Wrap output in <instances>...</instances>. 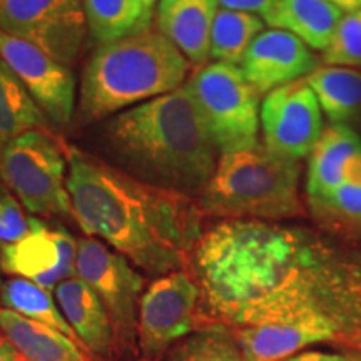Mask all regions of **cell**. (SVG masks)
<instances>
[{
	"instance_id": "17",
	"label": "cell",
	"mask_w": 361,
	"mask_h": 361,
	"mask_svg": "<svg viewBox=\"0 0 361 361\" xmlns=\"http://www.w3.org/2000/svg\"><path fill=\"white\" fill-rule=\"evenodd\" d=\"M54 293L78 340L92 355H109L116 346L114 326L96 293L78 276L62 281Z\"/></svg>"
},
{
	"instance_id": "12",
	"label": "cell",
	"mask_w": 361,
	"mask_h": 361,
	"mask_svg": "<svg viewBox=\"0 0 361 361\" xmlns=\"http://www.w3.org/2000/svg\"><path fill=\"white\" fill-rule=\"evenodd\" d=\"M29 231L19 241L0 245V269L52 291L75 276L78 241L62 226L29 218Z\"/></svg>"
},
{
	"instance_id": "26",
	"label": "cell",
	"mask_w": 361,
	"mask_h": 361,
	"mask_svg": "<svg viewBox=\"0 0 361 361\" xmlns=\"http://www.w3.org/2000/svg\"><path fill=\"white\" fill-rule=\"evenodd\" d=\"M168 361H251L239 345L234 329L213 323L176 343Z\"/></svg>"
},
{
	"instance_id": "18",
	"label": "cell",
	"mask_w": 361,
	"mask_h": 361,
	"mask_svg": "<svg viewBox=\"0 0 361 361\" xmlns=\"http://www.w3.org/2000/svg\"><path fill=\"white\" fill-rule=\"evenodd\" d=\"M0 331L24 361H96L92 353L57 329L0 308Z\"/></svg>"
},
{
	"instance_id": "25",
	"label": "cell",
	"mask_w": 361,
	"mask_h": 361,
	"mask_svg": "<svg viewBox=\"0 0 361 361\" xmlns=\"http://www.w3.org/2000/svg\"><path fill=\"white\" fill-rule=\"evenodd\" d=\"M0 303L4 308L16 311L25 318L34 319L45 326L64 333L72 340L80 343L75 336L74 329L67 323L57 301H54L51 291L24 278H12L2 283L0 290ZM82 345V343H80ZM84 346V345H82Z\"/></svg>"
},
{
	"instance_id": "9",
	"label": "cell",
	"mask_w": 361,
	"mask_h": 361,
	"mask_svg": "<svg viewBox=\"0 0 361 361\" xmlns=\"http://www.w3.org/2000/svg\"><path fill=\"white\" fill-rule=\"evenodd\" d=\"M0 30L34 44L59 64L71 67L89 29L82 0H2Z\"/></svg>"
},
{
	"instance_id": "30",
	"label": "cell",
	"mask_w": 361,
	"mask_h": 361,
	"mask_svg": "<svg viewBox=\"0 0 361 361\" xmlns=\"http://www.w3.org/2000/svg\"><path fill=\"white\" fill-rule=\"evenodd\" d=\"M218 7L229 8V11H241L259 16L261 19L271 11L274 0H216Z\"/></svg>"
},
{
	"instance_id": "33",
	"label": "cell",
	"mask_w": 361,
	"mask_h": 361,
	"mask_svg": "<svg viewBox=\"0 0 361 361\" xmlns=\"http://www.w3.org/2000/svg\"><path fill=\"white\" fill-rule=\"evenodd\" d=\"M328 2L335 4V6H338L341 8H346V11L351 12V11H358V8L361 7L360 0H328Z\"/></svg>"
},
{
	"instance_id": "24",
	"label": "cell",
	"mask_w": 361,
	"mask_h": 361,
	"mask_svg": "<svg viewBox=\"0 0 361 361\" xmlns=\"http://www.w3.org/2000/svg\"><path fill=\"white\" fill-rule=\"evenodd\" d=\"M264 30L259 16L218 8L211 29V59L223 64L241 66L250 45Z\"/></svg>"
},
{
	"instance_id": "21",
	"label": "cell",
	"mask_w": 361,
	"mask_h": 361,
	"mask_svg": "<svg viewBox=\"0 0 361 361\" xmlns=\"http://www.w3.org/2000/svg\"><path fill=\"white\" fill-rule=\"evenodd\" d=\"M306 82L329 123L361 129V72L348 67H318Z\"/></svg>"
},
{
	"instance_id": "10",
	"label": "cell",
	"mask_w": 361,
	"mask_h": 361,
	"mask_svg": "<svg viewBox=\"0 0 361 361\" xmlns=\"http://www.w3.org/2000/svg\"><path fill=\"white\" fill-rule=\"evenodd\" d=\"M201 290L188 269L156 278L141 298L137 316L139 346L147 356L162 355L196 328Z\"/></svg>"
},
{
	"instance_id": "32",
	"label": "cell",
	"mask_w": 361,
	"mask_h": 361,
	"mask_svg": "<svg viewBox=\"0 0 361 361\" xmlns=\"http://www.w3.org/2000/svg\"><path fill=\"white\" fill-rule=\"evenodd\" d=\"M0 361H24L19 351L13 348V345L2 331H0Z\"/></svg>"
},
{
	"instance_id": "29",
	"label": "cell",
	"mask_w": 361,
	"mask_h": 361,
	"mask_svg": "<svg viewBox=\"0 0 361 361\" xmlns=\"http://www.w3.org/2000/svg\"><path fill=\"white\" fill-rule=\"evenodd\" d=\"M29 226L20 201L0 179V245L19 241L29 231Z\"/></svg>"
},
{
	"instance_id": "16",
	"label": "cell",
	"mask_w": 361,
	"mask_h": 361,
	"mask_svg": "<svg viewBox=\"0 0 361 361\" xmlns=\"http://www.w3.org/2000/svg\"><path fill=\"white\" fill-rule=\"evenodd\" d=\"M216 0H159L157 30L197 67L211 59V29Z\"/></svg>"
},
{
	"instance_id": "37",
	"label": "cell",
	"mask_w": 361,
	"mask_h": 361,
	"mask_svg": "<svg viewBox=\"0 0 361 361\" xmlns=\"http://www.w3.org/2000/svg\"><path fill=\"white\" fill-rule=\"evenodd\" d=\"M360 4H361V0H360Z\"/></svg>"
},
{
	"instance_id": "13",
	"label": "cell",
	"mask_w": 361,
	"mask_h": 361,
	"mask_svg": "<svg viewBox=\"0 0 361 361\" xmlns=\"http://www.w3.org/2000/svg\"><path fill=\"white\" fill-rule=\"evenodd\" d=\"M0 59L24 84L49 123L66 126L74 116L75 80L71 67L24 39L0 30Z\"/></svg>"
},
{
	"instance_id": "28",
	"label": "cell",
	"mask_w": 361,
	"mask_h": 361,
	"mask_svg": "<svg viewBox=\"0 0 361 361\" xmlns=\"http://www.w3.org/2000/svg\"><path fill=\"white\" fill-rule=\"evenodd\" d=\"M323 62L333 67L361 69V8L345 13L338 22L331 42L323 51Z\"/></svg>"
},
{
	"instance_id": "20",
	"label": "cell",
	"mask_w": 361,
	"mask_h": 361,
	"mask_svg": "<svg viewBox=\"0 0 361 361\" xmlns=\"http://www.w3.org/2000/svg\"><path fill=\"white\" fill-rule=\"evenodd\" d=\"M360 149L361 137L353 128L328 126L310 154L306 200L323 196L341 186L346 164Z\"/></svg>"
},
{
	"instance_id": "5",
	"label": "cell",
	"mask_w": 361,
	"mask_h": 361,
	"mask_svg": "<svg viewBox=\"0 0 361 361\" xmlns=\"http://www.w3.org/2000/svg\"><path fill=\"white\" fill-rule=\"evenodd\" d=\"M300 178V162L271 154L264 146L226 152L197 202L202 214L224 221L301 218Z\"/></svg>"
},
{
	"instance_id": "3",
	"label": "cell",
	"mask_w": 361,
	"mask_h": 361,
	"mask_svg": "<svg viewBox=\"0 0 361 361\" xmlns=\"http://www.w3.org/2000/svg\"><path fill=\"white\" fill-rule=\"evenodd\" d=\"M102 144L114 168L194 200L218 164V147L184 85L107 119Z\"/></svg>"
},
{
	"instance_id": "36",
	"label": "cell",
	"mask_w": 361,
	"mask_h": 361,
	"mask_svg": "<svg viewBox=\"0 0 361 361\" xmlns=\"http://www.w3.org/2000/svg\"><path fill=\"white\" fill-rule=\"evenodd\" d=\"M0 6H2V0H0Z\"/></svg>"
},
{
	"instance_id": "6",
	"label": "cell",
	"mask_w": 361,
	"mask_h": 361,
	"mask_svg": "<svg viewBox=\"0 0 361 361\" xmlns=\"http://www.w3.org/2000/svg\"><path fill=\"white\" fill-rule=\"evenodd\" d=\"M184 87L221 154L259 146V94L247 82L241 67L223 62L206 64Z\"/></svg>"
},
{
	"instance_id": "15",
	"label": "cell",
	"mask_w": 361,
	"mask_h": 361,
	"mask_svg": "<svg viewBox=\"0 0 361 361\" xmlns=\"http://www.w3.org/2000/svg\"><path fill=\"white\" fill-rule=\"evenodd\" d=\"M318 67V57L308 45L281 29L263 30L252 40L241 62L243 74L259 96L308 78Z\"/></svg>"
},
{
	"instance_id": "14",
	"label": "cell",
	"mask_w": 361,
	"mask_h": 361,
	"mask_svg": "<svg viewBox=\"0 0 361 361\" xmlns=\"http://www.w3.org/2000/svg\"><path fill=\"white\" fill-rule=\"evenodd\" d=\"M233 329L251 361H288L311 345L351 338L341 323L324 314H306Z\"/></svg>"
},
{
	"instance_id": "8",
	"label": "cell",
	"mask_w": 361,
	"mask_h": 361,
	"mask_svg": "<svg viewBox=\"0 0 361 361\" xmlns=\"http://www.w3.org/2000/svg\"><path fill=\"white\" fill-rule=\"evenodd\" d=\"M75 276L99 296L111 316L117 345L130 348L137 335L144 278L121 252L96 238L78 241Z\"/></svg>"
},
{
	"instance_id": "31",
	"label": "cell",
	"mask_w": 361,
	"mask_h": 361,
	"mask_svg": "<svg viewBox=\"0 0 361 361\" xmlns=\"http://www.w3.org/2000/svg\"><path fill=\"white\" fill-rule=\"evenodd\" d=\"M288 361H361V351H301Z\"/></svg>"
},
{
	"instance_id": "35",
	"label": "cell",
	"mask_w": 361,
	"mask_h": 361,
	"mask_svg": "<svg viewBox=\"0 0 361 361\" xmlns=\"http://www.w3.org/2000/svg\"><path fill=\"white\" fill-rule=\"evenodd\" d=\"M0 290H2V281H0Z\"/></svg>"
},
{
	"instance_id": "4",
	"label": "cell",
	"mask_w": 361,
	"mask_h": 361,
	"mask_svg": "<svg viewBox=\"0 0 361 361\" xmlns=\"http://www.w3.org/2000/svg\"><path fill=\"white\" fill-rule=\"evenodd\" d=\"M191 62L159 30L101 45L85 66L79 112L101 121L183 87Z\"/></svg>"
},
{
	"instance_id": "19",
	"label": "cell",
	"mask_w": 361,
	"mask_h": 361,
	"mask_svg": "<svg viewBox=\"0 0 361 361\" xmlns=\"http://www.w3.org/2000/svg\"><path fill=\"white\" fill-rule=\"evenodd\" d=\"M341 17V8L328 0H274L263 20L271 29L286 30L308 47L324 51Z\"/></svg>"
},
{
	"instance_id": "1",
	"label": "cell",
	"mask_w": 361,
	"mask_h": 361,
	"mask_svg": "<svg viewBox=\"0 0 361 361\" xmlns=\"http://www.w3.org/2000/svg\"><path fill=\"white\" fill-rule=\"evenodd\" d=\"M189 269L214 323L243 328L324 314L361 335V266L306 229L221 221L202 233Z\"/></svg>"
},
{
	"instance_id": "11",
	"label": "cell",
	"mask_w": 361,
	"mask_h": 361,
	"mask_svg": "<svg viewBox=\"0 0 361 361\" xmlns=\"http://www.w3.org/2000/svg\"><path fill=\"white\" fill-rule=\"evenodd\" d=\"M259 121L271 154L298 162L313 152L324 130L322 107L306 79L266 94Z\"/></svg>"
},
{
	"instance_id": "23",
	"label": "cell",
	"mask_w": 361,
	"mask_h": 361,
	"mask_svg": "<svg viewBox=\"0 0 361 361\" xmlns=\"http://www.w3.org/2000/svg\"><path fill=\"white\" fill-rule=\"evenodd\" d=\"M49 119L0 59V147L29 130H47Z\"/></svg>"
},
{
	"instance_id": "22",
	"label": "cell",
	"mask_w": 361,
	"mask_h": 361,
	"mask_svg": "<svg viewBox=\"0 0 361 361\" xmlns=\"http://www.w3.org/2000/svg\"><path fill=\"white\" fill-rule=\"evenodd\" d=\"M82 6L89 32L101 45L149 30L154 16L141 0H82Z\"/></svg>"
},
{
	"instance_id": "7",
	"label": "cell",
	"mask_w": 361,
	"mask_h": 361,
	"mask_svg": "<svg viewBox=\"0 0 361 361\" xmlns=\"http://www.w3.org/2000/svg\"><path fill=\"white\" fill-rule=\"evenodd\" d=\"M66 147L49 130H29L0 147V179L29 213L72 216Z\"/></svg>"
},
{
	"instance_id": "2",
	"label": "cell",
	"mask_w": 361,
	"mask_h": 361,
	"mask_svg": "<svg viewBox=\"0 0 361 361\" xmlns=\"http://www.w3.org/2000/svg\"><path fill=\"white\" fill-rule=\"evenodd\" d=\"M72 218L151 276L191 268L202 236L200 202L151 186L75 146L66 147Z\"/></svg>"
},
{
	"instance_id": "34",
	"label": "cell",
	"mask_w": 361,
	"mask_h": 361,
	"mask_svg": "<svg viewBox=\"0 0 361 361\" xmlns=\"http://www.w3.org/2000/svg\"><path fill=\"white\" fill-rule=\"evenodd\" d=\"M141 2H142V6L146 7L149 12L154 13V7L157 6V4H159V0H141Z\"/></svg>"
},
{
	"instance_id": "27",
	"label": "cell",
	"mask_w": 361,
	"mask_h": 361,
	"mask_svg": "<svg viewBox=\"0 0 361 361\" xmlns=\"http://www.w3.org/2000/svg\"><path fill=\"white\" fill-rule=\"evenodd\" d=\"M308 206L319 223L346 236H361V186L341 184L323 196L310 197Z\"/></svg>"
}]
</instances>
